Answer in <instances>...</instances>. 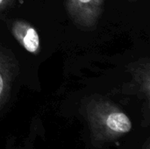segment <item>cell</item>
Returning <instances> with one entry per match:
<instances>
[{
  "label": "cell",
  "mask_w": 150,
  "mask_h": 149,
  "mask_svg": "<svg viewBox=\"0 0 150 149\" xmlns=\"http://www.w3.org/2000/svg\"><path fill=\"white\" fill-rule=\"evenodd\" d=\"M14 0H0V12L8 9L12 4Z\"/></svg>",
  "instance_id": "8992f818"
},
{
  "label": "cell",
  "mask_w": 150,
  "mask_h": 149,
  "mask_svg": "<svg viewBox=\"0 0 150 149\" xmlns=\"http://www.w3.org/2000/svg\"><path fill=\"white\" fill-rule=\"evenodd\" d=\"M66 11L73 23L80 28H93L101 18L105 0H65Z\"/></svg>",
  "instance_id": "7a4b0ae2"
},
{
  "label": "cell",
  "mask_w": 150,
  "mask_h": 149,
  "mask_svg": "<svg viewBox=\"0 0 150 149\" xmlns=\"http://www.w3.org/2000/svg\"><path fill=\"white\" fill-rule=\"evenodd\" d=\"M83 112L95 141H112L132 129V122L128 116L118 105L104 97H90L84 105Z\"/></svg>",
  "instance_id": "6da1fadb"
},
{
  "label": "cell",
  "mask_w": 150,
  "mask_h": 149,
  "mask_svg": "<svg viewBox=\"0 0 150 149\" xmlns=\"http://www.w3.org/2000/svg\"><path fill=\"white\" fill-rule=\"evenodd\" d=\"M129 1H136V0H129Z\"/></svg>",
  "instance_id": "52a82bcc"
},
{
  "label": "cell",
  "mask_w": 150,
  "mask_h": 149,
  "mask_svg": "<svg viewBox=\"0 0 150 149\" xmlns=\"http://www.w3.org/2000/svg\"><path fill=\"white\" fill-rule=\"evenodd\" d=\"M11 32L14 39L25 50L34 55L40 54V35L33 25L23 19H16L11 25Z\"/></svg>",
  "instance_id": "5b68a950"
},
{
  "label": "cell",
  "mask_w": 150,
  "mask_h": 149,
  "mask_svg": "<svg viewBox=\"0 0 150 149\" xmlns=\"http://www.w3.org/2000/svg\"><path fill=\"white\" fill-rule=\"evenodd\" d=\"M18 74V63L14 55L0 47V108L8 100L12 83Z\"/></svg>",
  "instance_id": "277c9868"
},
{
  "label": "cell",
  "mask_w": 150,
  "mask_h": 149,
  "mask_svg": "<svg viewBox=\"0 0 150 149\" xmlns=\"http://www.w3.org/2000/svg\"><path fill=\"white\" fill-rule=\"evenodd\" d=\"M127 70L132 76L129 83L121 87V93L137 94L147 101L150 94V63L149 58H142L127 66Z\"/></svg>",
  "instance_id": "3957f363"
}]
</instances>
